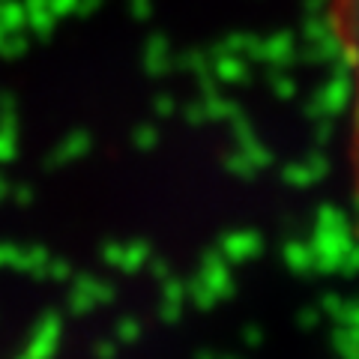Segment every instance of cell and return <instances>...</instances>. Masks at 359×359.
<instances>
[{
    "label": "cell",
    "instance_id": "1",
    "mask_svg": "<svg viewBox=\"0 0 359 359\" xmlns=\"http://www.w3.org/2000/svg\"><path fill=\"white\" fill-rule=\"evenodd\" d=\"M327 25L347 78V123H344V162L351 192L359 201V0H323Z\"/></svg>",
    "mask_w": 359,
    "mask_h": 359
}]
</instances>
